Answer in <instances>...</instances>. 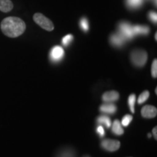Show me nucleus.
Listing matches in <instances>:
<instances>
[{
    "label": "nucleus",
    "mask_w": 157,
    "mask_h": 157,
    "mask_svg": "<svg viewBox=\"0 0 157 157\" xmlns=\"http://www.w3.org/2000/svg\"><path fill=\"white\" fill-rule=\"evenodd\" d=\"M0 26L3 34L10 38H16L22 35L26 28L24 21L17 17H6L2 21Z\"/></svg>",
    "instance_id": "nucleus-1"
},
{
    "label": "nucleus",
    "mask_w": 157,
    "mask_h": 157,
    "mask_svg": "<svg viewBox=\"0 0 157 157\" xmlns=\"http://www.w3.org/2000/svg\"><path fill=\"white\" fill-rule=\"evenodd\" d=\"M131 61L135 66L143 67L146 63L148 55L146 51L142 50H135L130 55Z\"/></svg>",
    "instance_id": "nucleus-2"
},
{
    "label": "nucleus",
    "mask_w": 157,
    "mask_h": 157,
    "mask_svg": "<svg viewBox=\"0 0 157 157\" xmlns=\"http://www.w3.org/2000/svg\"><path fill=\"white\" fill-rule=\"evenodd\" d=\"M33 18H34V22L44 30L51 31L54 29V25L52 21L47 17H45L44 15H42V13H35Z\"/></svg>",
    "instance_id": "nucleus-3"
},
{
    "label": "nucleus",
    "mask_w": 157,
    "mask_h": 157,
    "mask_svg": "<svg viewBox=\"0 0 157 157\" xmlns=\"http://www.w3.org/2000/svg\"><path fill=\"white\" fill-rule=\"evenodd\" d=\"M119 33L126 39H130L135 36L133 26L128 23L123 22L119 25Z\"/></svg>",
    "instance_id": "nucleus-4"
},
{
    "label": "nucleus",
    "mask_w": 157,
    "mask_h": 157,
    "mask_svg": "<svg viewBox=\"0 0 157 157\" xmlns=\"http://www.w3.org/2000/svg\"><path fill=\"white\" fill-rule=\"evenodd\" d=\"M101 147L110 152H113L120 148V142L119 140L106 139L102 141Z\"/></svg>",
    "instance_id": "nucleus-5"
},
{
    "label": "nucleus",
    "mask_w": 157,
    "mask_h": 157,
    "mask_svg": "<svg viewBox=\"0 0 157 157\" xmlns=\"http://www.w3.org/2000/svg\"><path fill=\"white\" fill-rule=\"evenodd\" d=\"M64 56V50L61 47L56 46L52 48L50 52V58L52 61L55 63L59 62L62 60Z\"/></svg>",
    "instance_id": "nucleus-6"
},
{
    "label": "nucleus",
    "mask_w": 157,
    "mask_h": 157,
    "mask_svg": "<svg viewBox=\"0 0 157 157\" xmlns=\"http://www.w3.org/2000/svg\"><path fill=\"white\" fill-rule=\"evenodd\" d=\"M157 114V110L153 105H145L141 110V115L144 118L151 119L154 118Z\"/></svg>",
    "instance_id": "nucleus-7"
},
{
    "label": "nucleus",
    "mask_w": 157,
    "mask_h": 157,
    "mask_svg": "<svg viewBox=\"0 0 157 157\" xmlns=\"http://www.w3.org/2000/svg\"><path fill=\"white\" fill-rule=\"evenodd\" d=\"M127 39L121 35L120 33H117V34H114L111 35V38H110V41H111V44L115 47H121L124 44L125 41Z\"/></svg>",
    "instance_id": "nucleus-8"
},
{
    "label": "nucleus",
    "mask_w": 157,
    "mask_h": 157,
    "mask_svg": "<svg viewBox=\"0 0 157 157\" xmlns=\"http://www.w3.org/2000/svg\"><path fill=\"white\" fill-rule=\"evenodd\" d=\"M119 98V94L116 91L106 92V93L103 94V97H102L103 101L105 102H108V103L117 101H118Z\"/></svg>",
    "instance_id": "nucleus-9"
},
{
    "label": "nucleus",
    "mask_w": 157,
    "mask_h": 157,
    "mask_svg": "<svg viewBox=\"0 0 157 157\" xmlns=\"http://www.w3.org/2000/svg\"><path fill=\"white\" fill-rule=\"evenodd\" d=\"M13 9V4L11 0H0V11L8 13Z\"/></svg>",
    "instance_id": "nucleus-10"
},
{
    "label": "nucleus",
    "mask_w": 157,
    "mask_h": 157,
    "mask_svg": "<svg viewBox=\"0 0 157 157\" xmlns=\"http://www.w3.org/2000/svg\"><path fill=\"white\" fill-rule=\"evenodd\" d=\"M101 112L105 113H110V114H112L114 113L117 111V107L115 105H113L112 103H106V104H103L100 108Z\"/></svg>",
    "instance_id": "nucleus-11"
},
{
    "label": "nucleus",
    "mask_w": 157,
    "mask_h": 157,
    "mask_svg": "<svg viewBox=\"0 0 157 157\" xmlns=\"http://www.w3.org/2000/svg\"><path fill=\"white\" fill-rule=\"evenodd\" d=\"M134 32L135 35L136 34H143L147 35L150 31V29L146 25H135L133 26Z\"/></svg>",
    "instance_id": "nucleus-12"
},
{
    "label": "nucleus",
    "mask_w": 157,
    "mask_h": 157,
    "mask_svg": "<svg viewBox=\"0 0 157 157\" xmlns=\"http://www.w3.org/2000/svg\"><path fill=\"white\" fill-rule=\"evenodd\" d=\"M112 132L117 135H121L124 133V129L121 127V124L119 120H115L113 121Z\"/></svg>",
    "instance_id": "nucleus-13"
},
{
    "label": "nucleus",
    "mask_w": 157,
    "mask_h": 157,
    "mask_svg": "<svg viewBox=\"0 0 157 157\" xmlns=\"http://www.w3.org/2000/svg\"><path fill=\"white\" fill-rule=\"evenodd\" d=\"M126 3L130 8L135 9L140 7L143 5V0H126Z\"/></svg>",
    "instance_id": "nucleus-14"
},
{
    "label": "nucleus",
    "mask_w": 157,
    "mask_h": 157,
    "mask_svg": "<svg viewBox=\"0 0 157 157\" xmlns=\"http://www.w3.org/2000/svg\"><path fill=\"white\" fill-rule=\"evenodd\" d=\"M98 123L101 124H104L106 127H110L111 125V119L106 116H101L98 118Z\"/></svg>",
    "instance_id": "nucleus-15"
},
{
    "label": "nucleus",
    "mask_w": 157,
    "mask_h": 157,
    "mask_svg": "<svg viewBox=\"0 0 157 157\" xmlns=\"http://www.w3.org/2000/svg\"><path fill=\"white\" fill-rule=\"evenodd\" d=\"M136 103V96L135 94H132L129 96L128 104L131 112L135 113V104Z\"/></svg>",
    "instance_id": "nucleus-16"
},
{
    "label": "nucleus",
    "mask_w": 157,
    "mask_h": 157,
    "mask_svg": "<svg viewBox=\"0 0 157 157\" xmlns=\"http://www.w3.org/2000/svg\"><path fill=\"white\" fill-rule=\"evenodd\" d=\"M149 95H150V94H149V92L147 91H144L143 93H142L139 96L138 99H137V103L139 104H142L143 103H145L147 100H148V98H149Z\"/></svg>",
    "instance_id": "nucleus-17"
},
{
    "label": "nucleus",
    "mask_w": 157,
    "mask_h": 157,
    "mask_svg": "<svg viewBox=\"0 0 157 157\" xmlns=\"http://www.w3.org/2000/svg\"><path fill=\"white\" fill-rule=\"evenodd\" d=\"M58 157H74V153L71 149H65L58 154Z\"/></svg>",
    "instance_id": "nucleus-18"
},
{
    "label": "nucleus",
    "mask_w": 157,
    "mask_h": 157,
    "mask_svg": "<svg viewBox=\"0 0 157 157\" xmlns=\"http://www.w3.org/2000/svg\"><path fill=\"white\" fill-rule=\"evenodd\" d=\"M132 120V117L131 115H125L124 117H123L122 120H121V124L123 125L124 127H127L129 124V123L131 122Z\"/></svg>",
    "instance_id": "nucleus-19"
},
{
    "label": "nucleus",
    "mask_w": 157,
    "mask_h": 157,
    "mask_svg": "<svg viewBox=\"0 0 157 157\" xmlns=\"http://www.w3.org/2000/svg\"><path fill=\"white\" fill-rule=\"evenodd\" d=\"M73 39H74V36H72L71 34L66 35V36H64L62 39V44H63L64 46H68V45L72 41H73Z\"/></svg>",
    "instance_id": "nucleus-20"
},
{
    "label": "nucleus",
    "mask_w": 157,
    "mask_h": 157,
    "mask_svg": "<svg viewBox=\"0 0 157 157\" xmlns=\"http://www.w3.org/2000/svg\"><path fill=\"white\" fill-rule=\"evenodd\" d=\"M80 26H81V28L84 31H88V29H89V23H88L87 18L83 17V18L81 19V21H80Z\"/></svg>",
    "instance_id": "nucleus-21"
},
{
    "label": "nucleus",
    "mask_w": 157,
    "mask_h": 157,
    "mask_svg": "<svg viewBox=\"0 0 157 157\" xmlns=\"http://www.w3.org/2000/svg\"><path fill=\"white\" fill-rule=\"evenodd\" d=\"M151 74L154 78H156L157 76V60L156 59H154L153 61L152 66H151Z\"/></svg>",
    "instance_id": "nucleus-22"
},
{
    "label": "nucleus",
    "mask_w": 157,
    "mask_h": 157,
    "mask_svg": "<svg viewBox=\"0 0 157 157\" xmlns=\"http://www.w3.org/2000/svg\"><path fill=\"white\" fill-rule=\"evenodd\" d=\"M148 17L152 22H154L155 23H156V21H157L156 13H154V12H150L148 14Z\"/></svg>",
    "instance_id": "nucleus-23"
},
{
    "label": "nucleus",
    "mask_w": 157,
    "mask_h": 157,
    "mask_svg": "<svg viewBox=\"0 0 157 157\" xmlns=\"http://www.w3.org/2000/svg\"><path fill=\"white\" fill-rule=\"evenodd\" d=\"M97 132L100 135V136H101V137L104 136V135H105V131H104V129H103V126L100 125V126L98 127Z\"/></svg>",
    "instance_id": "nucleus-24"
},
{
    "label": "nucleus",
    "mask_w": 157,
    "mask_h": 157,
    "mask_svg": "<svg viewBox=\"0 0 157 157\" xmlns=\"http://www.w3.org/2000/svg\"><path fill=\"white\" fill-rule=\"evenodd\" d=\"M157 127H155L154 129H153V135H154V137L155 138V140H157Z\"/></svg>",
    "instance_id": "nucleus-25"
},
{
    "label": "nucleus",
    "mask_w": 157,
    "mask_h": 157,
    "mask_svg": "<svg viewBox=\"0 0 157 157\" xmlns=\"http://www.w3.org/2000/svg\"><path fill=\"white\" fill-rule=\"evenodd\" d=\"M155 39L157 40V33H156V34H155Z\"/></svg>",
    "instance_id": "nucleus-26"
},
{
    "label": "nucleus",
    "mask_w": 157,
    "mask_h": 157,
    "mask_svg": "<svg viewBox=\"0 0 157 157\" xmlns=\"http://www.w3.org/2000/svg\"><path fill=\"white\" fill-rule=\"evenodd\" d=\"M155 93H156V94H157V90H156H156H155Z\"/></svg>",
    "instance_id": "nucleus-27"
},
{
    "label": "nucleus",
    "mask_w": 157,
    "mask_h": 157,
    "mask_svg": "<svg viewBox=\"0 0 157 157\" xmlns=\"http://www.w3.org/2000/svg\"><path fill=\"white\" fill-rule=\"evenodd\" d=\"M148 136L149 137H151V134H148Z\"/></svg>",
    "instance_id": "nucleus-28"
},
{
    "label": "nucleus",
    "mask_w": 157,
    "mask_h": 157,
    "mask_svg": "<svg viewBox=\"0 0 157 157\" xmlns=\"http://www.w3.org/2000/svg\"><path fill=\"white\" fill-rule=\"evenodd\" d=\"M155 2H156V0H155Z\"/></svg>",
    "instance_id": "nucleus-29"
}]
</instances>
